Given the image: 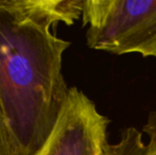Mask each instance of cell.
Listing matches in <instances>:
<instances>
[{
  "mask_svg": "<svg viewBox=\"0 0 156 155\" xmlns=\"http://www.w3.org/2000/svg\"><path fill=\"white\" fill-rule=\"evenodd\" d=\"M108 124L93 100L70 87L53 131L34 155H105Z\"/></svg>",
  "mask_w": 156,
  "mask_h": 155,
  "instance_id": "obj_3",
  "label": "cell"
},
{
  "mask_svg": "<svg viewBox=\"0 0 156 155\" xmlns=\"http://www.w3.org/2000/svg\"><path fill=\"white\" fill-rule=\"evenodd\" d=\"M0 155H14L9 135L0 114Z\"/></svg>",
  "mask_w": 156,
  "mask_h": 155,
  "instance_id": "obj_5",
  "label": "cell"
},
{
  "mask_svg": "<svg viewBox=\"0 0 156 155\" xmlns=\"http://www.w3.org/2000/svg\"><path fill=\"white\" fill-rule=\"evenodd\" d=\"M142 131L149 136L148 143L137 129L129 126L121 131L118 143H107L105 155H156V111L149 113Z\"/></svg>",
  "mask_w": 156,
  "mask_h": 155,
  "instance_id": "obj_4",
  "label": "cell"
},
{
  "mask_svg": "<svg viewBox=\"0 0 156 155\" xmlns=\"http://www.w3.org/2000/svg\"><path fill=\"white\" fill-rule=\"evenodd\" d=\"M83 0H0V114L14 155H34L53 131L70 87L52 32L81 17Z\"/></svg>",
  "mask_w": 156,
  "mask_h": 155,
  "instance_id": "obj_1",
  "label": "cell"
},
{
  "mask_svg": "<svg viewBox=\"0 0 156 155\" xmlns=\"http://www.w3.org/2000/svg\"><path fill=\"white\" fill-rule=\"evenodd\" d=\"M90 49L156 58V0H83Z\"/></svg>",
  "mask_w": 156,
  "mask_h": 155,
  "instance_id": "obj_2",
  "label": "cell"
}]
</instances>
